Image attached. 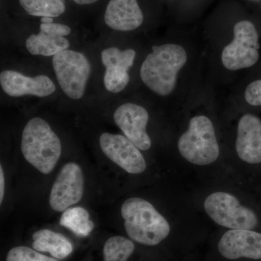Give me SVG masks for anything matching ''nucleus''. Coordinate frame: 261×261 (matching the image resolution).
<instances>
[{"instance_id": "obj_8", "label": "nucleus", "mask_w": 261, "mask_h": 261, "mask_svg": "<svg viewBox=\"0 0 261 261\" xmlns=\"http://www.w3.org/2000/svg\"><path fill=\"white\" fill-rule=\"evenodd\" d=\"M84 180L82 168L75 163L65 164L57 176L49 195L51 209L61 212L78 203L84 195Z\"/></svg>"}, {"instance_id": "obj_21", "label": "nucleus", "mask_w": 261, "mask_h": 261, "mask_svg": "<svg viewBox=\"0 0 261 261\" xmlns=\"http://www.w3.org/2000/svg\"><path fill=\"white\" fill-rule=\"evenodd\" d=\"M106 68L105 87L108 92L119 93L129 83L130 75L128 73V70L116 66H107Z\"/></svg>"}, {"instance_id": "obj_15", "label": "nucleus", "mask_w": 261, "mask_h": 261, "mask_svg": "<svg viewBox=\"0 0 261 261\" xmlns=\"http://www.w3.org/2000/svg\"><path fill=\"white\" fill-rule=\"evenodd\" d=\"M143 20V13L137 0H111L105 13L106 23L119 32L135 30Z\"/></svg>"}, {"instance_id": "obj_19", "label": "nucleus", "mask_w": 261, "mask_h": 261, "mask_svg": "<svg viewBox=\"0 0 261 261\" xmlns=\"http://www.w3.org/2000/svg\"><path fill=\"white\" fill-rule=\"evenodd\" d=\"M135 250V245L121 236L108 239L103 248L105 261H127Z\"/></svg>"}, {"instance_id": "obj_16", "label": "nucleus", "mask_w": 261, "mask_h": 261, "mask_svg": "<svg viewBox=\"0 0 261 261\" xmlns=\"http://www.w3.org/2000/svg\"><path fill=\"white\" fill-rule=\"evenodd\" d=\"M33 249L38 252H49L58 260H63L73 252V245L61 233L54 232L49 229H42L32 236Z\"/></svg>"}, {"instance_id": "obj_14", "label": "nucleus", "mask_w": 261, "mask_h": 261, "mask_svg": "<svg viewBox=\"0 0 261 261\" xmlns=\"http://www.w3.org/2000/svg\"><path fill=\"white\" fill-rule=\"evenodd\" d=\"M236 150L240 159L250 164L261 163V121L246 114L238 123Z\"/></svg>"}, {"instance_id": "obj_3", "label": "nucleus", "mask_w": 261, "mask_h": 261, "mask_svg": "<svg viewBox=\"0 0 261 261\" xmlns=\"http://www.w3.org/2000/svg\"><path fill=\"white\" fill-rule=\"evenodd\" d=\"M24 158L38 171L49 174L61 155V142L47 122L34 118L23 130L20 145Z\"/></svg>"}, {"instance_id": "obj_5", "label": "nucleus", "mask_w": 261, "mask_h": 261, "mask_svg": "<svg viewBox=\"0 0 261 261\" xmlns=\"http://www.w3.org/2000/svg\"><path fill=\"white\" fill-rule=\"evenodd\" d=\"M53 65L63 92L73 99L83 97L91 74L87 57L80 51L66 49L53 56Z\"/></svg>"}, {"instance_id": "obj_1", "label": "nucleus", "mask_w": 261, "mask_h": 261, "mask_svg": "<svg viewBox=\"0 0 261 261\" xmlns=\"http://www.w3.org/2000/svg\"><path fill=\"white\" fill-rule=\"evenodd\" d=\"M152 49L141 66V80L154 93L169 95L176 87L178 71L186 64V51L174 44L153 46Z\"/></svg>"}, {"instance_id": "obj_7", "label": "nucleus", "mask_w": 261, "mask_h": 261, "mask_svg": "<svg viewBox=\"0 0 261 261\" xmlns=\"http://www.w3.org/2000/svg\"><path fill=\"white\" fill-rule=\"evenodd\" d=\"M234 37L221 55L223 65L230 70L250 68L259 59L260 48L255 25L248 21L239 22L233 28Z\"/></svg>"}, {"instance_id": "obj_23", "label": "nucleus", "mask_w": 261, "mask_h": 261, "mask_svg": "<svg viewBox=\"0 0 261 261\" xmlns=\"http://www.w3.org/2000/svg\"><path fill=\"white\" fill-rule=\"evenodd\" d=\"M245 97L250 106H261V80L255 81L247 86Z\"/></svg>"}, {"instance_id": "obj_18", "label": "nucleus", "mask_w": 261, "mask_h": 261, "mask_svg": "<svg viewBox=\"0 0 261 261\" xmlns=\"http://www.w3.org/2000/svg\"><path fill=\"white\" fill-rule=\"evenodd\" d=\"M22 8L32 16L56 18L64 13L63 0H19Z\"/></svg>"}, {"instance_id": "obj_2", "label": "nucleus", "mask_w": 261, "mask_h": 261, "mask_svg": "<svg viewBox=\"0 0 261 261\" xmlns=\"http://www.w3.org/2000/svg\"><path fill=\"white\" fill-rule=\"evenodd\" d=\"M121 215L127 234L142 245L154 246L167 238L170 225L148 201L132 197L123 202Z\"/></svg>"}, {"instance_id": "obj_6", "label": "nucleus", "mask_w": 261, "mask_h": 261, "mask_svg": "<svg viewBox=\"0 0 261 261\" xmlns=\"http://www.w3.org/2000/svg\"><path fill=\"white\" fill-rule=\"evenodd\" d=\"M204 207L214 222L226 228L251 230L257 224L255 213L240 205L236 197L226 192L211 194L205 199Z\"/></svg>"}, {"instance_id": "obj_24", "label": "nucleus", "mask_w": 261, "mask_h": 261, "mask_svg": "<svg viewBox=\"0 0 261 261\" xmlns=\"http://www.w3.org/2000/svg\"><path fill=\"white\" fill-rule=\"evenodd\" d=\"M5 194V176L3 166H0V203L2 204Z\"/></svg>"}, {"instance_id": "obj_13", "label": "nucleus", "mask_w": 261, "mask_h": 261, "mask_svg": "<svg viewBox=\"0 0 261 261\" xmlns=\"http://www.w3.org/2000/svg\"><path fill=\"white\" fill-rule=\"evenodd\" d=\"M220 253L229 260L240 257L261 259V233L247 229H231L224 233L218 245Z\"/></svg>"}, {"instance_id": "obj_20", "label": "nucleus", "mask_w": 261, "mask_h": 261, "mask_svg": "<svg viewBox=\"0 0 261 261\" xmlns=\"http://www.w3.org/2000/svg\"><path fill=\"white\" fill-rule=\"evenodd\" d=\"M135 56L136 51L134 49L121 50L114 47L105 49L101 53V60L105 66L120 67L127 70L133 65Z\"/></svg>"}, {"instance_id": "obj_25", "label": "nucleus", "mask_w": 261, "mask_h": 261, "mask_svg": "<svg viewBox=\"0 0 261 261\" xmlns=\"http://www.w3.org/2000/svg\"><path fill=\"white\" fill-rule=\"evenodd\" d=\"M73 1L79 5H90L93 4L98 0H73Z\"/></svg>"}, {"instance_id": "obj_12", "label": "nucleus", "mask_w": 261, "mask_h": 261, "mask_svg": "<svg viewBox=\"0 0 261 261\" xmlns=\"http://www.w3.org/2000/svg\"><path fill=\"white\" fill-rule=\"evenodd\" d=\"M70 27L64 24L42 23L37 34H32L25 41V47L34 56H55L69 47L65 36L70 34Z\"/></svg>"}, {"instance_id": "obj_9", "label": "nucleus", "mask_w": 261, "mask_h": 261, "mask_svg": "<svg viewBox=\"0 0 261 261\" xmlns=\"http://www.w3.org/2000/svg\"><path fill=\"white\" fill-rule=\"evenodd\" d=\"M99 145L108 159L126 172L139 174L145 171L147 165L143 155L126 137L104 133L99 137Z\"/></svg>"}, {"instance_id": "obj_11", "label": "nucleus", "mask_w": 261, "mask_h": 261, "mask_svg": "<svg viewBox=\"0 0 261 261\" xmlns=\"http://www.w3.org/2000/svg\"><path fill=\"white\" fill-rule=\"evenodd\" d=\"M0 84L5 93L13 97L24 95L44 97L51 95L56 90L54 82L47 75L29 77L12 70L1 72Z\"/></svg>"}, {"instance_id": "obj_4", "label": "nucleus", "mask_w": 261, "mask_h": 261, "mask_svg": "<svg viewBox=\"0 0 261 261\" xmlns=\"http://www.w3.org/2000/svg\"><path fill=\"white\" fill-rule=\"evenodd\" d=\"M178 148L182 157L192 164L214 163L219 156V147L211 120L205 116L192 118L188 129L178 140Z\"/></svg>"}, {"instance_id": "obj_10", "label": "nucleus", "mask_w": 261, "mask_h": 261, "mask_svg": "<svg viewBox=\"0 0 261 261\" xmlns=\"http://www.w3.org/2000/svg\"><path fill=\"white\" fill-rule=\"evenodd\" d=\"M113 118L125 137L137 148L144 151L150 148V138L146 132L149 114L145 108L134 103H125L117 108Z\"/></svg>"}, {"instance_id": "obj_26", "label": "nucleus", "mask_w": 261, "mask_h": 261, "mask_svg": "<svg viewBox=\"0 0 261 261\" xmlns=\"http://www.w3.org/2000/svg\"><path fill=\"white\" fill-rule=\"evenodd\" d=\"M41 22L44 23H53V18H49V17H43V18L41 19Z\"/></svg>"}, {"instance_id": "obj_17", "label": "nucleus", "mask_w": 261, "mask_h": 261, "mask_svg": "<svg viewBox=\"0 0 261 261\" xmlns=\"http://www.w3.org/2000/svg\"><path fill=\"white\" fill-rule=\"evenodd\" d=\"M60 224L81 238L89 236L94 228L88 211L81 207L66 209L62 215Z\"/></svg>"}, {"instance_id": "obj_22", "label": "nucleus", "mask_w": 261, "mask_h": 261, "mask_svg": "<svg viewBox=\"0 0 261 261\" xmlns=\"http://www.w3.org/2000/svg\"><path fill=\"white\" fill-rule=\"evenodd\" d=\"M6 261H58L34 249L25 246L15 247L8 252Z\"/></svg>"}]
</instances>
